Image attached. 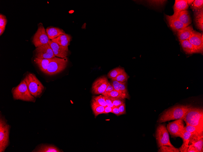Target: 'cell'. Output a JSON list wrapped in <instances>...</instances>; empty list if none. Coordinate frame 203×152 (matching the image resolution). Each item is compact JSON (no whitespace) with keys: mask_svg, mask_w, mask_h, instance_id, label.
I'll use <instances>...</instances> for the list:
<instances>
[{"mask_svg":"<svg viewBox=\"0 0 203 152\" xmlns=\"http://www.w3.org/2000/svg\"><path fill=\"white\" fill-rule=\"evenodd\" d=\"M112 108L108 106L105 107V110L103 113L106 114L109 113H112Z\"/></svg>","mask_w":203,"mask_h":152,"instance_id":"obj_43","label":"cell"},{"mask_svg":"<svg viewBox=\"0 0 203 152\" xmlns=\"http://www.w3.org/2000/svg\"><path fill=\"white\" fill-rule=\"evenodd\" d=\"M158 152H179V149L174 147L173 145H164L160 147Z\"/></svg>","mask_w":203,"mask_h":152,"instance_id":"obj_27","label":"cell"},{"mask_svg":"<svg viewBox=\"0 0 203 152\" xmlns=\"http://www.w3.org/2000/svg\"><path fill=\"white\" fill-rule=\"evenodd\" d=\"M114 90V89L113 86L111 85L110 83L108 82L107 87L105 92L102 94V95H104L106 93L111 92Z\"/></svg>","mask_w":203,"mask_h":152,"instance_id":"obj_39","label":"cell"},{"mask_svg":"<svg viewBox=\"0 0 203 152\" xmlns=\"http://www.w3.org/2000/svg\"><path fill=\"white\" fill-rule=\"evenodd\" d=\"M166 18L169 25L172 29L175 32L187 27L178 19L171 16L166 15Z\"/></svg>","mask_w":203,"mask_h":152,"instance_id":"obj_14","label":"cell"},{"mask_svg":"<svg viewBox=\"0 0 203 152\" xmlns=\"http://www.w3.org/2000/svg\"><path fill=\"white\" fill-rule=\"evenodd\" d=\"M108 81L105 76H101L96 80L92 86V92L94 94H102L105 91L108 85Z\"/></svg>","mask_w":203,"mask_h":152,"instance_id":"obj_10","label":"cell"},{"mask_svg":"<svg viewBox=\"0 0 203 152\" xmlns=\"http://www.w3.org/2000/svg\"><path fill=\"white\" fill-rule=\"evenodd\" d=\"M68 59L55 57L50 62L45 73L46 74L52 75L57 74L64 70L67 67Z\"/></svg>","mask_w":203,"mask_h":152,"instance_id":"obj_6","label":"cell"},{"mask_svg":"<svg viewBox=\"0 0 203 152\" xmlns=\"http://www.w3.org/2000/svg\"><path fill=\"white\" fill-rule=\"evenodd\" d=\"M112 113H114L117 116L121 115L118 107L114 106L112 108Z\"/></svg>","mask_w":203,"mask_h":152,"instance_id":"obj_42","label":"cell"},{"mask_svg":"<svg viewBox=\"0 0 203 152\" xmlns=\"http://www.w3.org/2000/svg\"><path fill=\"white\" fill-rule=\"evenodd\" d=\"M187 152H197L195 148L192 145L189 146Z\"/></svg>","mask_w":203,"mask_h":152,"instance_id":"obj_44","label":"cell"},{"mask_svg":"<svg viewBox=\"0 0 203 152\" xmlns=\"http://www.w3.org/2000/svg\"><path fill=\"white\" fill-rule=\"evenodd\" d=\"M203 5L202 0H195L193 2L191 8L193 11L199 10L203 8Z\"/></svg>","mask_w":203,"mask_h":152,"instance_id":"obj_32","label":"cell"},{"mask_svg":"<svg viewBox=\"0 0 203 152\" xmlns=\"http://www.w3.org/2000/svg\"><path fill=\"white\" fill-rule=\"evenodd\" d=\"M32 152H61L63 151L53 145L41 144L38 145Z\"/></svg>","mask_w":203,"mask_h":152,"instance_id":"obj_16","label":"cell"},{"mask_svg":"<svg viewBox=\"0 0 203 152\" xmlns=\"http://www.w3.org/2000/svg\"><path fill=\"white\" fill-rule=\"evenodd\" d=\"M91 107L95 117H97L99 114L103 113L105 110V107L93 101H92L91 103Z\"/></svg>","mask_w":203,"mask_h":152,"instance_id":"obj_24","label":"cell"},{"mask_svg":"<svg viewBox=\"0 0 203 152\" xmlns=\"http://www.w3.org/2000/svg\"><path fill=\"white\" fill-rule=\"evenodd\" d=\"M12 93L15 100L35 102L36 98L30 93L25 81L23 79L17 86L13 88Z\"/></svg>","mask_w":203,"mask_h":152,"instance_id":"obj_4","label":"cell"},{"mask_svg":"<svg viewBox=\"0 0 203 152\" xmlns=\"http://www.w3.org/2000/svg\"><path fill=\"white\" fill-rule=\"evenodd\" d=\"M107 106L111 108L114 107L112 103V97L108 96H104Z\"/></svg>","mask_w":203,"mask_h":152,"instance_id":"obj_37","label":"cell"},{"mask_svg":"<svg viewBox=\"0 0 203 152\" xmlns=\"http://www.w3.org/2000/svg\"><path fill=\"white\" fill-rule=\"evenodd\" d=\"M156 137L159 147L164 145H173L170 143L169 132L164 123L160 124L157 127Z\"/></svg>","mask_w":203,"mask_h":152,"instance_id":"obj_7","label":"cell"},{"mask_svg":"<svg viewBox=\"0 0 203 152\" xmlns=\"http://www.w3.org/2000/svg\"><path fill=\"white\" fill-rule=\"evenodd\" d=\"M119 91L122 93L129 94L126 87V81L119 82Z\"/></svg>","mask_w":203,"mask_h":152,"instance_id":"obj_35","label":"cell"},{"mask_svg":"<svg viewBox=\"0 0 203 152\" xmlns=\"http://www.w3.org/2000/svg\"><path fill=\"white\" fill-rule=\"evenodd\" d=\"M194 0H187V2L188 5L191 6Z\"/></svg>","mask_w":203,"mask_h":152,"instance_id":"obj_46","label":"cell"},{"mask_svg":"<svg viewBox=\"0 0 203 152\" xmlns=\"http://www.w3.org/2000/svg\"><path fill=\"white\" fill-rule=\"evenodd\" d=\"M194 21L197 27L200 30L203 29V8L194 10Z\"/></svg>","mask_w":203,"mask_h":152,"instance_id":"obj_22","label":"cell"},{"mask_svg":"<svg viewBox=\"0 0 203 152\" xmlns=\"http://www.w3.org/2000/svg\"><path fill=\"white\" fill-rule=\"evenodd\" d=\"M191 106L178 105L171 108L160 115L157 122L161 123L170 120L182 119Z\"/></svg>","mask_w":203,"mask_h":152,"instance_id":"obj_1","label":"cell"},{"mask_svg":"<svg viewBox=\"0 0 203 152\" xmlns=\"http://www.w3.org/2000/svg\"><path fill=\"white\" fill-rule=\"evenodd\" d=\"M48 44L51 47L55 56L63 58L67 56L68 48L60 46L51 40H49Z\"/></svg>","mask_w":203,"mask_h":152,"instance_id":"obj_13","label":"cell"},{"mask_svg":"<svg viewBox=\"0 0 203 152\" xmlns=\"http://www.w3.org/2000/svg\"><path fill=\"white\" fill-rule=\"evenodd\" d=\"M110 83L113 87L115 90L119 91V82L116 80H112Z\"/></svg>","mask_w":203,"mask_h":152,"instance_id":"obj_40","label":"cell"},{"mask_svg":"<svg viewBox=\"0 0 203 152\" xmlns=\"http://www.w3.org/2000/svg\"><path fill=\"white\" fill-rule=\"evenodd\" d=\"M171 16L179 20L187 26L189 25L191 22L189 12L187 10L180 11L176 14Z\"/></svg>","mask_w":203,"mask_h":152,"instance_id":"obj_17","label":"cell"},{"mask_svg":"<svg viewBox=\"0 0 203 152\" xmlns=\"http://www.w3.org/2000/svg\"><path fill=\"white\" fill-rule=\"evenodd\" d=\"M188 7L187 0H175L174 6L173 15H175L180 11L187 10Z\"/></svg>","mask_w":203,"mask_h":152,"instance_id":"obj_20","label":"cell"},{"mask_svg":"<svg viewBox=\"0 0 203 152\" xmlns=\"http://www.w3.org/2000/svg\"><path fill=\"white\" fill-rule=\"evenodd\" d=\"M148 1L150 4L157 6L162 5L166 1L165 0H150Z\"/></svg>","mask_w":203,"mask_h":152,"instance_id":"obj_38","label":"cell"},{"mask_svg":"<svg viewBox=\"0 0 203 152\" xmlns=\"http://www.w3.org/2000/svg\"><path fill=\"white\" fill-rule=\"evenodd\" d=\"M5 28L0 27V36L4 32L5 30Z\"/></svg>","mask_w":203,"mask_h":152,"instance_id":"obj_45","label":"cell"},{"mask_svg":"<svg viewBox=\"0 0 203 152\" xmlns=\"http://www.w3.org/2000/svg\"><path fill=\"white\" fill-rule=\"evenodd\" d=\"M104 96H108L113 98H121L124 99L129 98V94L122 93L115 90Z\"/></svg>","mask_w":203,"mask_h":152,"instance_id":"obj_25","label":"cell"},{"mask_svg":"<svg viewBox=\"0 0 203 152\" xmlns=\"http://www.w3.org/2000/svg\"><path fill=\"white\" fill-rule=\"evenodd\" d=\"M35 56L36 57L46 59L55 57L48 43L36 47L35 51Z\"/></svg>","mask_w":203,"mask_h":152,"instance_id":"obj_11","label":"cell"},{"mask_svg":"<svg viewBox=\"0 0 203 152\" xmlns=\"http://www.w3.org/2000/svg\"><path fill=\"white\" fill-rule=\"evenodd\" d=\"M196 149L197 152H203V140L201 138L198 141L193 143L191 145Z\"/></svg>","mask_w":203,"mask_h":152,"instance_id":"obj_33","label":"cell"},{"mask_svg":"<svg viewBox=\"0 0 203 152\" xmlns=\"http://www.w3.org/2000/svg\"><path fill=\"white\" fill-rule=\"evenodd\" d=\"M124 103H125L124 99L112 97V103L114 106L118 107Z\"/></svg>","mask_w":203,"mask_h":152,"instance_id":"obj_34","label":"cell"},{"mask_svg":"<svg viewBox=\"0 0 203 152\" xmlns=\"http://www.w3.org/2000/svg\"><path fill=\"white\" fill-rule=\"evenodd\" d=\"M182 119L186 124L197 127L203 129L202 109L191 106Z\"/></svg>","mask_w":203,"mask_h":152,"instance_id":"obj_2","label":"cell"},{"mask_svg":"<svg viewBox=\"0 0 203 152\" xmlns=\"http://www.w3.org/2000/svg\"><path fill=\"white\" fill-rule=\"evenodd\" d=\"M118 108L121 115L126 113V104L125 103L118 106Z\"/></svg>","mask_w":203,"mask_h":152,"instance_id":"obj_41","label":"cell"},{"mask_svg":"<svg viewBox=\"0 0 203 152\" xmlns=\"http://www.w3.org/2000/svg\"><path fill=\"white\" fill-rule=\"evenodd\" d=\"M192 133L184 130L181 138L183 140V144L189 146L188 145L189 140Z\"/></svg>","mask_w":203,"mask_h":152,"instance_id":"obj_31","label":"cell"},{"mask_svg":"<svg viewBox=\"0 0 203 152\" xmlns=\"http://www.w3.org/2000/svg\"><path fill=\"white\" fill-rule=\"evenodd\" d=\"M125 71L123 68L117 67L110 71L107 74L108 77L112 79L116 77L121 73Z\"/></svg>","mask_w":203,"mask_h":152,"instance_id":"obj_26","label":"cell"},{"mask_svg":"<svg viewBox=\"0 0 203 152\" xmlns=\"http://www.w3.org/2000/svg\"><path fill=\"white\" fill-rule=\"evenodd\" d=\"M188 40L197 50L198 53L202 52L203 50L202 34L194 30L193 35Z\"/></svg>","mask_w":203,"mask_h":152,"instance_id":"obj_12","label":"cell"},{"mask_svg":"<svg viewBox=\"0 0 203 152\" xmlns=\"http://www.w3.org/2000/svg\"><path fill=\"white\" fill-rule=\"evenodd\" d=\"M50 39L46 32V30L42 24L40 23L38 29L34 34L32 42L36 48L48 43Z\"/></svg>","mask_w":203,"mask_h":152,"instance_id":"obj_8","label":"cell"},{"mask_svg":"<svg viewBox=\"0 0 203 152\" xmlns=\"http://www.w3.org/2000/svg\"><path fill=\"white\" fill-rule=\"evenodd\" d=\"M10 126L7 122L5 117L0 115V152H5L9 145Z\"/></svg>","mask_w":203,"mask_h":152,"instance_id":"obj_5","label":"cell"},{"mask_svg":"<svg viewBox=\"0 0 203 152\" xmlns=\"http://www.w3.org/2000/svg\"><path fill=\"white\" fill-rule=\"evenodd\" d=\"M7 19L5 15L0 14V27L5 28L7 24Z\"/></svg>","mask_w":203,"mask_h":152,"instance_id":"obj_36","label":"cell"},{"mask_svg":"<svg viewBox=\"0 0 203 152\" xmlns=\"http://www.w3.org/2000/svg\"><path fill=\"white\" fill-rule=\"evenodd\" d=\"M71 39V35L69 34L65 33L64 34L60 35L56 38L51 40L60 46L68 48V46L70 45Z\"/></svg>","mask_w":203,"mask_h":152,"instance_id":"obj_18","label":"cell"},{"mask_svg":"<svg viewBox=\"0 0 203 152\" xmlns=\"http://www.w3.org/2000/svg\"><path fill=\"white\" fill-rule=\"evenodd\" d=\"M52 59V58L46 59L35 57L34 61L41 71L45 73L49 63Z\"/></svg>","mask_w":203,"mask_h":152,"instance_id":"obj_23","label":"cell"},{"mask_svg":"<svg viewBox=\"0 0 203 152\" xmlns=\"http://www.w3.org/2000/svg\"><path fill=\"white\" fill-rule=\"evenodd\" d=\"M184 127L183 120L182 119H178L168 123L166 128L172 136L181 138Z\"/></svg>","mask_w":203,"mask_h":152,"instance_id":"obj_9","label":"cell"},{"mask_svg":"<svg viewBox=\"0 0 203 152\" xmlns=\"http://www.w3.org/2000/svg\"><path fill=\"white\" fill-rule=\"evenodd\" d=\"M46 31L49 39L51 40L56 38L60 35L66 33L63 30L53 27L47 28Z\"/></svg>","mask_w":203,"mask_h":152,"instance_id":"obj_19","label":"cell"},{"mask_svg":"<svg viewBox=\"0 0 203 152\" xmlns=\"http://www.w3.org/2000/svg\"><path fill=\"white\" fill-rule=\"evenodd\" d=\"M194 31L191 25H188L178 30L176 32L179 40H188L193 35Z\"/></svg>","mask_w":203,"mask_h":152,"instance_id":"obj_15","label":"cell"},{"mask_svg":"<svg viewBox=\"0 0 203 152\" xmlns=\"http://www.w3.org/2000/svg\"><path fill=\"white\" fill-rule=\"evenodd\" d=\"M129 76L125 71L121 73L116 77L112 78V80H116L120 82H124L126 81L129 79Z\"/></svg>","mask_w":203,"mask_h":152,"instance_id":"obj_29","label":"cell"},{"mask_svg":"<svg viewBox=\"0 0 203 152\" xmlns=\"http://www.w3.org/2000/svg\"><path fill=\"white\" fill-rule=\"evenodd\" d=\"M184 130L192 133L203 132V129L188 124H186V126L184 127Z\"/></svg>","mask_w":203,"mask_h":152,"instance_id":"obj_30","label":"cell"},{"mask_svg":"<svg viewBox=\"0 0 203 152\" xmlns=\"http://www.w3.org/2000/svg\"><path fill=\"white\" fill-rule=\"evenodd\" d=\"M92 101L104 107L107 106L104 96L102 95L93 96Z\"/></svg>","mask_w":203,"mask_h":152,"instance_id":"obj_28","label":"cell"},{"mask_svg":"<svg viewBox=\"0 0 203 152\" xmlns=\"http://www.w3.org/2000/svg\"><path fill=\"white\" fill-rule=\"evenodd\" d=\"M29 91L35 98L40 97L42 94L44 87L33 74L29 73L23 79Z\"/></svg>","mask_w":203,"mask_h":152,"instance_id":"obj_3","label":"cell"},{"mask_svg":"<svg viewBox=\"0 0 203 152\" xmlns=\"http://www.w3.org/2000/svg\"><path fill=\"white\" fill-rule=\"evenodd\" d=\"M182 48L187 54H192L193 53H198V51L194 46L190 43L188 40H179Z\"/></svg>","mask_w":203,"mask_h":152,"instance_id":"obj_21","label":"cell"}]
</instances>
